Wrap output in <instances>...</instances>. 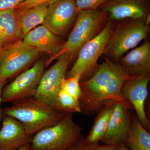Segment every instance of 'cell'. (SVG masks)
Segmentation results:
<instances>
[{
	"mask_svg": "<svg viewBox=\"0 0 150 150\" xmlns=\"http://www.w3.org/2000/svg\"><path fill=\"white\" fill-rule=\"evenodd\" d=\"M82 131L74 121L72 113H66L59 122L33 135L30 150H68L79 142Z\"/></svg>",
	"mask_w": 150,
	"mask_h": 150,
	"instance_id": "cell-5",
	"label": "cell"
},
{
	"mask_svg": "<svg viewBox=\"0 0 150 150\" xmlns=\"http://www.w3.org/2000/svg\"><path fill=\"white\" fill-rule=\"evenodd\" d=\"M26 0H0V11L15 8Z\"/></svg>",
	"mask_w": 150,
	"mask_h": 150,
	"instance_id": "cell-25",
	"label": "cell"
},
{
	"mask_svg": "<svg viewBox=\"0 0 150 150\" xmlns=\"http://www.w3.org/2000/svg\"><path fill=\"white\" fill-rule=\"evenodd\" d=\"M55 1L56 0H26L15 8L17 11L24 10L43 4H50Z\"/></svg>",
	"mask_w": 150,
	"mask_h": 150,
	"instance_id": "cell-24",
	"label": "cell"
},
{
	"mask_svg": "<svg viewBox=\"0 0 150 150\" xmlns=\"http://www.w3.org/2000/svg\"><path fill=\"white\" fill-rule=\"evenodd\" d=\"M84 137L82 135L79 142L68 150H87V145L84 142Z\"/></svg>",
	"mask_w": 150,
	"mask_h": 150,
	"instance_id": "cell-27",
	"label": "cell"
},
{
	"mask_svg": "<svg viewBox=\"0 0 150 150\" xmlns=\"http://www.w3.org/2000/svg\"><path fill=\"white\" fill-rule=\"evenodd\" d=\"M101 7L112 21L146 19L150 15L144 0H110Z\"/></svg>",
	"mask_w": 150,
	"mask_h": 150,
	"instance_id": "cell-13",
	"label": "cell"
},
{
	"mask_svg": "<svg viewBox=\"0 0 150 150\" xmlns=\"http://www.w3.org/2000/svg\"><path fill=\"white\" fill-rule=\"evenodd\" d=\"M46 61L44 58L38 59L32 67L6 84L2 91V102L13 103L33 97L45 71Z\"/></svg>",
	"mask_w": 150,
	"mask_h": 150,
	"instance_id": "cell-8",
	"label": "cell"
},
{
	"mask_svg": "<svg viewBox=\"0 0 150 150\" xmlns=\"http://www.w3.org/2000/svg\"><path fill=\"white\" fill-rule=\"evenodd\" d=\"M57 59L54 64L44 71L33 97L38 101L50 105L56 110V94L72 61L69 56L66 55H61Z\"/></svg>",
	"mask_w": 150,
	"mask_h": 150,
	"instance_id": "cell-9",
	"label": "cell"
},
{
	"mask_svg": "<svg viewBox=\"0 0 150 150\" xmlns=\"http://www.w3.org/2000/svg\"><path fill=\"white\" fill-rule=\"evenodd\" d=\"M150 15L146 19H127L114 26L103 55L118 62L124 54L147 37L149 32Z\"/></svg>",
	"mask_w": 150,
	"mask_h": 150,
	"instance_id": "cell-4",
	"label": "cell"
},
{
	"mask_svg": "<svg viewBox=\"0 0 150 150\" xmlns=\"http://www.w3.org/2000/svg\"><path fill=\"white\" fill-rule=\"evenodd\" d=\"M108 19L107 14L101 9L79 11L68 40L58 54L47 60L46 67L61 55H67L72 60L85 44L102 30Z\"/></svg>",
	"mask_w": 150,
	"mask_h": 150,
	"instance_id": "cell-3",
	"label": "cell"
},
{
	"mask_svg": "<svg viewBox=\"0 0 150 150\" xmlns=\"http://www.w3.org/2000/svg\"><path fill=\"white\" fill-rule=\"evenodd\" d=\"M115 150H131V149L127 144H126L118 146Z\"/></svg>",
	"mask_w": 150,
	"mask_h": 150,
	"instance_id": "cell-29",
	"label": "cell"
},
{
	"mask_svg": "<svg viewBox=\"0 0 150 150\" xmlns=\"http://www.w3.org/2000/svg\"><path fill=\"white\" fill-rule=\"evenodd\" d=\"M81 80V76L79 74L71 77L65 78L61 83L60 88L79 100L82 95Z\"/></svg>",
	"mask_w": 150,
	"mask_h": 150,
	"instance_id": "cell-22",
	"label": "cell"
},
{
	"mask_svg": "<svg viewBox=\"0 0 150 150\" xmlns=\"http://www.w3.org/2000/svg\"><path fill=\"white\" fill-rule=\"evenodd\" d=\"M130 110L123 105L115 103L107 130L101 141L103 144L120 146L126 144L132 121Z\"/></svg>",
	"mask_w": 150,
	"mask_h": 150,
	"instance_id": "cell-12",
	"label": "cell"
},
{
	"mask_svg": "<svg viewBox=\"0 0 150 150\" xmlns=\"http://www.w3.org/2000/svg\"><path fill=\"white\" fill-rule=\"evenodd\" d=\"M78 12L74 0H56L48 5L42 25L61 37L75 23Z\"/></svg>",
	"mask_w": 150,
	"mask_h": 150,
	"instance_id": "cell-10",
	"label": "cell"
},
{
	"mask_svg": "<svg viewBox=\"0 0 150 150\" xmlns=\"http://www.w3.org/2000/svg\"><path fill=\"white\" fill-rule=\"evenodd\" d=\"M56 100L57 109L61 112L65 113L82 112L79 100L61 88L57 92Z\"/></svg>",
	"mask_w": 150,
	"mask_h": 150,
	"instance_id": "cell-21",
	"label": "cell"
},
{
	"mask_svg": "<svg viewBox=\"0 0 150 150\" xmlns=\"http://www.w3.org/2000/svg\"><path fill=\"white\" fill-rule=\"evenodd\" d=\"M114 27L113 21H108L102 30L81 48L76 61L71 69L67 72L65 78L79 74L81 82L91 77L97 70L98 59L104 54Z\"/></svg>",
	"mask_w": 150,
	"mask_h": 150,
	"instance_id": "cell-6",
	"label": "cell"
},
{
	"mask_svg": "<svg viewBox=\"0 0 150 150\" xmlns=\"http://www.w3.org/2000/svg\"><path fill=\"white\" fill-rule=\"evenodd\" d=\"M1 112L2 116H10L21 122L32 137L40 130L59 122L66 114L33 97L13 103L1 109Z\"/></svg>",
	"mask_w": 150,
	"mask_h": 150,
	"instance_id": "cell-2",
	"label": "cell"
},
{
	"mask_svg": "<svg viewBox=\"0 0 150 150\" xmlns=\"http://www.w3.org/2000/svg\"><path fill=\"white\" fill-rule=\"evenodd\" d=\"M118 63L128 74L137 77L149 74L150 43L146 40L139 47L124 55Z\"/></svg>",
	"mask_w": 150,
	"mask_h": 150,
	"instance_id": "cell-16",
	"label": "cell"
},
{
	"mask_svg": "<svg viewBox=\"0 0 150 150\" xmlns=\"http://www.w3.org/2000/svg\"><path fill=\"white\" fill-rule=\"evenodd\" d=\"M49 5L43 4L28 9L16 11L18 19L19 40H22L28 32L38 25L42 24Z\"/></svg>",
	"mask_w": 150,
	"mask_h": 150,
	"instance_id": "cell-17",
	"label": "cell"
},
{
	"mask_svg": "<svg viewBox=\"0 0 150 150\" xmlns=\"http://www.w3.org/2000/svg\"><path fill=\"white\" fill-rule=\"evenodd\" d=\"M150 74L132 77L123 84L121 94L136 110L138 118L142 126L149 131L150 123L145 111V103L148 94V85Z\"/></svg>",
	"mask_w": 150,
	"mask_h": 150,
	"instance_id": "cell-11",
	"label": "cell"
},
{
	"mask_svg": "<svg viewBox=\"0 0 150 150\" xmlns=\"http://www.w3.org/2000/svg\"><path fill=\"white\" fill-rule=\"evenodd\" d=\"M7 81H0V121L1 120L2 115L1 112V104L2 103L1 101V93L2 91L3 88L6 84Z\"/></svg>",
	"mask_w": 150,
	"mask_h": 150,
	"instance_id": "cell-28",
	"label": "cell"
},
{
	"mask_svg": "<svg viewBox=\"0 0 150 150\" xmlns=\"http://www.w3.org/2000/svg\"><path fill=\"white\" fill-rule=\"evenodd\" d=\"M126 144L131 150H150V134L138 118H132Z\"/></svg>",
	"mask_w": 150,
	"mask_h": 150,
	"instance_id": "cell-20",
	"label": "cell"
},
{
	"mask_svg": "<svg viewBox=\"0 0 150 150\" xmlns=\"http://www.w3.org/2000/svg\"><path fill=\"white\" fill-rule=\"evenodd\" d=\"M119 146L114 145H100L97 144L92 145H87V150H115Z\"/></svg>",
	"mask_w": 150,
	"mask_h": 150,
	"instance_id": "cell-26",
	"label": "cell"
},
{
	"mask_svg": "<svg viewBox=\"0 0 150 150\" xmlns=\"http://www.w3.org/2000/svg\"><path fill=\"white\" fill-rule=\"evenodd\" d=\"M115 103H108L98 112L91 130L87 137H84V142L86 145L99 144L102 141L107 130Z\"/></svg>",
	"mask_w": 150,
	"mask_h": 150,
	"instance_id": "cell-19",
	"label": "cell"
},
{
	"mask_svg": "<svg viewBox=\"0 0 150 150\" xmlns=\"http://www.w3.org/2000/svg\"><path fill=\"white\" fill-rule=\"evenodd\" d=\"M42 53L37 48L17 40L2 46L0 59V81H7L27 70Z\"/></svg>",
	"mask_w": 150,
	"mask_h": 150,
	"instance_id": "cell-7",
	"label": "cell"
},
{
	"mask_svg": "<svg viewBox=\"0 0 150 150\" xmlns=\"http://www.w3.org/2000/svg\"><path fill=\"white\" fill-rule=\"evenodd\" d=\"M2 117L0 150H17L30 144L33 137L28 134L21 122L10 116Z\"/></svg>",
	"mask_w": 150,
	"mask_h": 150,
	"instance_id": "cell-14",
	"label": "cell"
},
{
	"mask_svg": "<svg viewBox=\"0 0 150 150\" xmlns=\"http://www.w3.org/2000/svg\"><path fill=\"white\" fill-rule=\"evenodd\" d=\"M19 40V23L16 10L12 8L0 11V43L3 46Z\"/></svg>",
	"mask_w": 150,
	"mask_h": 150,
	"instance_id": "cell-18",
	"label": "cell"
},
{
	"mask_svg": "<svg viewBox=\"0 0 150 150\" xmlns=\"http://www.w3.org/2000/svg\"><path fill=\"white\" fill-rule=\"evenodd\" d=\"M78 11L91 10L98 8L110 0H74Z\"/></svg>",
	"mask_w": 150,
	"mask_h": 150,
	"instance_id": "cell-23",
	"label": "cell"
},
{
	"mask_svg": "<svg viewBox=\"0 0 150 150\" xmlns=\"http://www.w3.org/2000/svg\"><path fill=\"white\" fill-rule=\"evenodd\" d=\"M22 40L26 45L37 48L41 53L51 54L52 56L62 50L66 42L43 25L30 30Z\"/></svg>",
	"mask_w": 150,
	"mask_h": 150,
	"instance_id": "cell-15",
	"label": "cell"
},
{
	"mask_svg": "<svg viewBox=\"0 0 150 150\" xmlns=\"http://www.w3.org/2000/svg\"><path fill=\"white\" fill-rule=\"evenodd\" d=\"M17 150H30V144L26 145Z\"/></svg>",
	"mask_w": 150,
	"mask_h": 150,
	"instance_id": "cell-30",
	"label": "cell"
},
{
	"mask_svg": "<svg viewBox=\"0 0 150 150\" xmlns=\"http://www.w3.org/2000/svg\"><path fill=\"white\" fill-rule=\"evenodd\" d=\"M132 77L118 62L105 57L91 77L80 82L82 95L79 101L82 112L93 114L108 103L115 102L133 110L131 103L121 94L123 84Z\"/></svg>",
	"mask_w": 150,
	"mask_h": 150,
	"instance_id": "cell-1",
	"label": "cell"
},
{
	"mask_svg": "<svg viewBox=\"0 0 150 150\" xmlns=\"http://www.w3.org/2000/svg\"><path fill=\"white\" fill-rule=\"evenodd\" d=\"M2 48V46L1 44L0 43V59H1V52Z\"/></svg>",
	"mask_w": 150,
	"mask_h": 150,
	"instance_id": "cell-31",
	"label": "cell"
}]
</instances>
